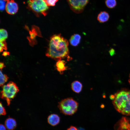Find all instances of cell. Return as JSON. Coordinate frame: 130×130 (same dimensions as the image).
I'll return each instance as SVG.
<instances>
[{"label":"cell","mask_w":130,"mask_h":130,"mask_svg":"<svg viewBox=\"0 0 130 130\" xmlns=\"http://www.w3.org/2000/svg\"><path fill=\"white\" fill-rule=\"evenodd\" d=\"M69 42L60 34L54 35L50 38L46 56L56 60L69 57Z\"/></svg>","instance_id":"obj_1"},{"label":"cell","mask_w":130,"mask_h":130,"mask_svg":"<svg viewBox=\"0 0 130 130\" xmlns=\"http://www.w3.org/2000/svg\"><path fill=\"white\" fill-rule=\"evenodd\" d=\"M110 98L116 110L122 114L130 115V90L122 88L118 91Z\"/></svg>","instance_id":"obj_2"},{"label":"cell","mask_w":130,"mask_h":130,"mask_svg":"<svg viewBox=\"0 0 130 130\" xmlns=\"http://www.w3.org/2000/svg\"><path fill=\"white\" fill-rule=\"evenodd\" d=\"M2 88L0 92V97L6 100L7 105H9L12 99L14 98L19 91V88L15 83L12 81L9 82L4 85Z\"/></svg>","instance_id":"obj_3"},{"label":"cell","mask_w":130,"mask_h":130,"mask_svg":"<svg viewBox=\"0 0 130 130\" xmlns=\"http://www.w3.org/2000/svg\"><path fill=\"white\" fill-rule=\"evenodd\" d=\"M78 106V103L71 98L62 100L58 103V105L61 112L67 115L73 114L77 111Z\"/></svg>","instance_id":"obj_4"},{"label":"cell","mask_w":130,"mask_h":130,"mask_svg":"<svg viewBox=\"0 0 130 130\" xmlns=\"http://www.w3.org/2000/svg\"><path fill=\"white\" fill-rule=\"evenodd\" d=\"M27 3L29 8L35 13L47 14L49 7L45 0H29Z\"/></svg>","instance_id":"obj_5"},{"label":"cell","mask_w":130,"mask_h":130,"mask_svg":"<svg viewBox=\"0 0 130 130\" xmlns=\"http://www.w3.org/2000/svg\"><path fill=\"white\" fill-rule=\"evenodd\" d=\"M89 0H67L70 8L77 13H82Z\"/></svg>","instance_id":"obj_6"},{"label":"cell","mask_w":130,"mask_h":130,"mask_svg":"<svg viewBox=\"0 0 130 130\" xmlns=\"http://www.w3.org/2000/svg\"><path fill=\"white\" fill-rule=\"evenodd\" d=\"M114 130H130V118L122 117L115 124Z\"/></svg>","instance_id":"obj_7"},{"label":"cell","mask_w":130,"mask_h":130,"mask_svg":"<svg viewBox=\"0 0 130 130\" xmlns=\"http://www.w3.org/2000/svg\"><path fill=\"white\" fill-rule=\"evenodd\" d=\"M5 7L6 11L10 14H15L17 12L18 9V4L14 0L7 1Z\"/></svg>","instance_id":"obj_8"},{"label":"cell","mask_w":130,"mask_h":130,"mask_svg":"<svg viewBox=\"0 0 130 130\" xmlns=\"http://www.w3.org/2000/svg\"><path fill=\"white\" fill-rule=\"evenodd\" d=\"M60 118L58 115L55 114H52L49 115L47 118L48 122L52 126L58 124L59 122Z\"/></svg>","instance_id":"obj_9"},{"label":"cell","mask_w":130,"mask_h":130,"mask_svg":"<svg viewBox=\"0 0 130 130\" xmlns=\"http://www.w3.org/2000/svg\"><path fill=\"white\" fill-rule=\"evenodd\" d=\"M5 125L8 130H13L16 127L17 125L15 120L12 118H7L5 121Z\"/></svg>","instance_id":"obj_10"},{"label":"cell","mask_w":130,"mask_h":130,"mask_svg":"<svg viewBox=\"0 0 130 130\" xmlns=\"http://www.w3.org/2000/svg\"><path fill=\"white\" fill-rule=\"evenodd\" d=\"M65 62L64 60H60L57 61L56 64V68L60 74H62L67 68L65 65Z\"/></svg>","instance_id":"obj_11"},{"label":"cell","mask_w":130,"mask_h":130,"mask_svg":"<svg viewBox=\"0 0 130 130\" xmlns=\"http://www.w3.org/2000/svg\"><path fill=\"white\" fill-rule=\"evenodd\" d=\"M81 38V36L79 34H74L71 37L69 40L70 43L73 46H77L79 43Z\"/></svg>","instance_id":"obj_12"},{"label":"cell","mask_w":130,"mask_h":130,"mask_svg":"<svg viewBox=\"0 0 130 130\" xmlns=\"http://www.w3.org/2000/svg\"><path fill=\"white\" fill-rule=\"evenodd\" d=\"M71 86V88L73 91L79 93L82 90V85L79 81H75L72 83Z\"/></svg>","instance_id":"obj_13"},{"label":"cell","mask_w":130,"mask_h":130,"mask_svg":"<svg viewBox=\"0 0 130 130\" xmlns=\"http://www.w3.org/2000/svg\"><path fill=\"white\" fill-rule=\"evenodd\" d=\"M109 18L108 13L106 12H100L98 15L97 20L100 23H104L107 21Z\"/></svg>","instance_id":"obj_14"},{"label":"cell","mask_w":130,"mask_h":130,"mask_svg":"<svg viewBox=\"0 0 130 130\" xmlns=\"http://www.w3.org/2000/svg\"><path fill=\"white\" fill-rule=\"evenodd\" d=\"M0 42L5 41L8 37V34L7 31L5 29H1L0 30Z\"/></svg>","instance_id":"obj_15"},{"label":"cell","mask_w":130,"mask_h":130,"mask_svg":"<svg viewBox=\"0 0 130 130\" xmlns=\"http://www.w3.org/2000/svg\"><path fill=\"white\" fill-rule=\"evenodd\" d=\"M0 83L1 86H2L5 83L7 80L8 78L5 74H3L1 70L0 71Z\"/></svg>","instance_id":"obj_16"},{"label":"cell","mask_w":130,"mask_h":130,"mask_svg":"<svg viewBox=\"0 0 130 130\" xmlns=\"http://www.w3.org/2000/svg\"><path fill=\"white\" fill-rule=\"evenodd\" d=\"M105 3L106 6L110 8L115 7L117 4L116 0H106Z\"/></svg>","instance_id":"obj_17"},{"label":"cell","mask_w":130,"mask_h":130,"mask_svg":"<svg viewBox=\"0 0 130 130\" xmlns=\"http://www.w3.org/2000/svg\"><path fill=\"white\" fill-rule=\"evenodd\" d=\"M48 6H54L58 0H45Z\"/></svg>","instance_id":"obj_18"},{"label":"cell","mask_w":130,"mask_h":130,"mask_svg":"<svg viewBox=\"0 0 130 130\" xmlns=\"http://www.w3.org/2000/svg\"><path fill=\"white\" fill-rule=\"evenodd\" d=\"M5 1L4 0H0V9L1 11H2L4 9L6 5Z\"/></svg>","instance_id":"obj_19"},{"label":"cell","mask_w":130,"mask_h":130,"mask_svg":"<svg viewBox=\"0 0 130 130\" xmlns=\"http://www.w3.org/2000/svg\"><path fill=\"white\" fill-rule=\"evenodd\" d=\"M0 115H5L6 114V111L4 107L3 106L2 104L0 103Z\"/></svg>","instance_id":"obj_20"},{"label":"cell","mask_w":130,"mask_h":130,"mask_svg":"<svg viewBox=\"0 0 130 130\" xmlns=\"http://www.w3.org/2000/svg\"><path fill=\"white\" fill-rule=\"evenodd\" d=\"M3 49L5 50H6L7 49L6 44L5 41L0 42V52L2 51Z\"/></svg>","instance_id":"obj_21"},{"label":"cell","mask_w":130,"mask_h":130,"mask_svg":"<svg viewBox=\"0 0 130 130\" xmlns=\"http://www.w3.org/2000/svg\"><path fill=\"white\" fill-rule=\"evenodd\" d=\"M67 130H78L77 128L74 126H71Z\"/></svg>","instance_id":"obj_22"},{"label":"cell","mask_w":130,"mask_h":130,"mask_svg":"<svg viewBox=\"0 0 130 130\" xmlns=\"http://www.w3.org/2000/svg\"><path fill=\"white\" fill-rule=\"evenodd\" d=\"M0 130H6L5 127L2 124H0Z\"/></svg>","instance_id":"obj_23"},{"label":"cell","mask_w":130,"mask_h":130,"mask_svg":"<svg viewBox=\"0 0 130 130\" xmlns=\"http://www.w3.org/2000/svg\"><path fill=\"white\" fill-rule=\"evenodd\" d=\"M110 54L111 55H113L115 53V51L113 49H111L110 51Z\"/></svg>","instance_id":"obj_24"},{"label":"cell","mask_w":130,"mask_h":130,"mask_svg":"<svg viewBox=\"0 0 130 130\" xmlns=\"http://www.w3.org/2000/svg\"><path fill=\"white\" fill-rule=\"evenodd\" d=\"M5 66L3 63L2 62H0V69H2L5 67Z\"/></svg>","instance_id":"obj_25"},{"label":"cell","mask_w":130,"mask_h":130,"mask_svg":"<svg viewBox=\"0 0 130 130\" xmlns=\"http://www.w3.org/2000/svg\"><path fill=\"white\" fill-rule=\"evenodd\" d=\"M9 53L8 52L5 51L3 52L2 55L4 56H6L9 55Z\"/></svg>","instance_id":"obj_26"},{"label":"cell","mask_w":130,"mask_h":130,"mask_svg":"<svg viewBox=\"0 0 130 130\" xmlns=\"http://www.w3.org/2000/svg\"><path fill=\"white\" fill-rule=\"evenodd\" d=\"M129 82V84H130V74L129 76V79L128 80Z\"/></svg>","instance_id":"obj_27"},{"label":"cell","mask_w":130,"mask_h":130,"mask_svg":"<svg viewBox=\"0 0 130 130\" xmlns=\"http://www.w3.org/2000/svg\"><path fill=\"white\" fill-rule=\"evenodd\" d=\"M5 0V1H8V0Z\"/></svg>","instance_id":"obj_28"}]
</instances>
